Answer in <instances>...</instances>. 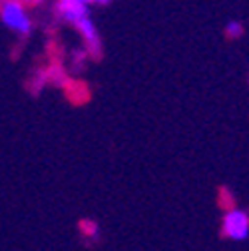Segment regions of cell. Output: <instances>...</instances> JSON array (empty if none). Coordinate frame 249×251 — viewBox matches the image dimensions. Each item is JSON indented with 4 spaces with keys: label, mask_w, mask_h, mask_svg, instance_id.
Masks as SVG:
<instances>
[{
    "label": "cell",
    "mask_w": 249,
    "mask_h": 251,
    "mask_svg": "<svg viewBox=\"0 0 249 251\" xmlns=\"http://www.w3.org/2000/svg\"><path fill=\"white\" fill-rule=\"evenodd\" d=\"M0 20L8 30L20 36H28L32 32V18L20 0H4L0 4Z\"/></svg>",
    "instance_id": "1"
},
{
    "label": "cell",
    "mask_w": 249,
    "mask_h": 251,
    "mask_svg": "<svg viewBox=\"0 0 249 251\" xmlns=\"http://www.w3.org/2000/svg\"><path fill=\"white\" fill-rule=\"evenodd\" d=\"M222 233L231 241H245L249 237V213L239 207H229L222 219Z\"/></svg>",
    "instance_id": "2"
},
{
    "label": "cell",
    "mask_w": 249,
    "mask_h": 251,
    "mask_svg": "<svg viewBox=\"0 0 249 251\" xmlns=\"http://www.w3.org/2000/svg\"><path fill=\"white\" fill-rule=\"evenodd\" d=\"M74 28L78 30L80 36H82V40H84V48H86L88 56H92V58L98 60V58L102 56V38H100V32H98L94 20H92L90 16H86V18H82Z\"/></svg>",
    "instance_id": "3"
},
{
    "label": "cell",
    "mask_w": 249,
    "mask_h": 251,
    "mask_svg": "<svg viewBox=\"0 0 249 251\" xmlns=\"http://www.w3.org/2000/svg\"><path fill=\"white\" fill-rule=\"evenodd\" d=\"M56 16L62 22L76 26L82 18L90 16V6L84 0H56Z\"/></svg>",
    "instance_id": "4"
},
{
    "label": "cell",
    "mask_w": 249,
    "mask_h": 251,
    "mask_svg": "<svg viewBox=\"0 0 249 251\" xmlns=\"http://www.w3.org/2000/svg\"><path fill=\"white\" fill-rule=\"evenodd\" d=\"M46 72V80H48V84H54V86H64V84H68V76H66V72L62 70L58 64L56 66H50L48 70H44Z\"/></svg>",
    "instance_id": "5"
},
{
    "label": "cell",
    "mask_w": 249,
    "mask_h": 251,
    "mask_svg": "<svg viewBox=\"0 0 249 251\" xmlns=\"http://www.w3.org/2000/svg\"><path fill=\"white\" fill-rule=\"evenodd\" d=\"M243 24L239 22V20H229L227 24H225V36L227 38H231V40H237V38H241L243 36Z\"/></svg>",
    "instance_id": "6"
},
{
    "label": "cell",
    "mask_w": 249,
    "mask_h": 251,
    "mask_svg": "<svg viewBox=\"0 0 249 251\" xmlns=\"http://www.w3.org/2000/svg\"><path fill=\"white\" fill-rule=\"evenodd\" d=\"M82 231H84V235H88V237H92V239H96L98 237V233H100V227H98V224L96 222H90V219H86V222H82Z\"/></svg>",
    "instance_id": "7"
},
{
    "label": "cell",
    "mask_w": 249,
    "mask_h": 251,
    "mask_svg": "<svg viewBox=\"0 0 249 251\" xmlns=\"http://www.w3.org/2000/svg\"><path fill=\"white\" fill-rule=\"evenodd\" d=\"M48 84V80H46V72L42 70V72H38L36 76H34V82H32V92H42L44 90V86Z\"/></svg>",
    "instance_id": "8"
},
{
    "label": "cell",
    "mask_w": 249,
    "mask_h": 251,
    "mask_svg": "<svg viewBox=\"0 0 249 251\" xmlns=\"http://www.w3.org/2000/svg\"><path fill=\"white\" fill-rule=\"evenodd\" d=\"M86 58H88L86 48H76V50H72V62H74L76 66H82L84 62H86Z\"/></svg>",
    "instance_id": "9"
},
{
    "label": "cell",
    "mask_w": 249,
    "mask_h": 251,
    "mask_svg": "<svg viewBox=\"0 0 249 251\" xmlns=\"http://www.w3.org/2000/svg\"><path fill=\"white\" fill-rule=\"evenodd\" d=\"M84 2L88 6H108V4L114 2V0H84Z\"/></svg>",
    "instance_id": "10"
},
{
    "label": "cell",
    "mask_w": 249,
    "mask_h": 251,
    "mask_svg": "<svg viewBox=\"0 0 249 251\" xmlns=\"http://www.w3.org/2000/svg\"><path fill=\"white\" fill-rule=\"evenodd\" d=\"M24 6H38V4H44L46 0H20Z\"/></svg>",
    "instance_id": "11"
},
{
    "label": "cell",
    "mask_w": 249,
    "mask_h": 251,
    "mask_svg": "<svg viewBox=\"0 0 249 251\" xmlns=\"http://www.w3.org/2000/svg\"><path fill=\"white\" fill-rule=\"evenodd\" d=\"M2 2H4V0H0V4H2Z\"/></svg>",
    "instance_id": "12"
}]
</instances>
